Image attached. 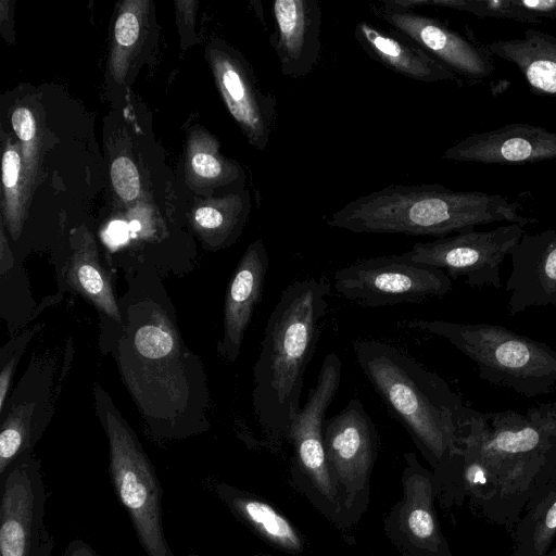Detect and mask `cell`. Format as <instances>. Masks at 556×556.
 <instances>
[{
	"instance_id": "3957f363",
	"label": "cell",
	"mask_w": 556,
	"mask_h": 556,
	"mask_svg": "<svg viewBox=\"0 0 556 556\" xmlns=\"http://www.w3.org/2000/svg\"><path fill=\"white\" fill-rule=\"evenodd\" d=\"M331 286L323 278L296 280L273 308L254 366L253 408L273 438H288L299 412L304 374L327 316Z\"/></svg>"
},
{
	"instance_id": "ba28073f",
	"label": "cell",
	"mask_w": 556,
	"mask_h": 556,
	"mask_svg": "<svg viewBox=\"0 0 556 556\" xmlns=\"http://www.w3.org/2000/svg\"><path fill=\"white\" fill-rule=\"evenodd\" d=\"M333 282L342 298L371 308L440 298L453 288L445 271L403 254L369 257L341 267L333 274Z\"/></svg>"
},
{
	"instance_id": "9a60e30c",
	"label": "cell",
	"mask_w": 556,
	"mask_h": 556,
	"mask_svg": "<svg viewBox=\"0 0 556 556\" xmlns=\"http://www.w3.org/2000/svg\"><path fill=\"white\" fill-rule=\"evenodd\" d=\"M276 29L269 37L281 73L298 79L313 72L320 55L321 9L316 0H276Z\"/></svg>"
},
{
	"instance_id": "4fadbf2b",
	"label": "cell",
	"mask_w": 556,
	"mask_h": 556,
	"mask_svg": "<svg viewBox=\"0 0 556 556\" xmlns=\"http://www.w3.org/2000/svg\"><path fill=\"white\" fill-rule=\"evenodd\" d=\"M442 159L482 164H523L556 159V132L513 123L472 134L447 148Z\"/></svg>"
},
{
	"instance_id": "f1b7e54d",
	"label": "cell",
	"mask_w": 556,
	"mask_h": 556,
	"mask_svg": "<svg viewBox=\"0 0 556 556\" xmlns=\"http://www.w3.org/2000/svg\"><path fill=\"white\" fill-rule=\"evenodd\" d=\"M36 332L34 329L33 331L28 333H24V336L21 337L20 343H17L14 348V354L11 355L10 361H2V368H1V375H0V412H3V407L5 404V397L10 389L12 375L15 368L16 362H18V358L21 354L24 351L25 345L27 344V341L30 339L33 333Z\"/></svg>"
},
{
	"instance_id": "ac0fdd59",
	"label": "cell",
	"mask_w": 556,
	"mask_h": 556,
	"mask_svg": "<svg viewBox=\"0 0 556 556\" xmlns=\"http://www.w3.org/2000/svg\"><path fill=\"white\" fill-rule=\"evenodd\" d=\"M354 36L369 56L403 76L424 83L457 78L447 66L396 30H384L361 21L355 26Z\"/></svg>"
},
{
	"instance_id": "4316f807",
	"label": "cell",
	"mask_w": 556,
	"mask_h": 556,
	"mask_svg": "<svg viewBox=\"0 0 556 556\" xmlns=\"http://www.w3.org/2000/svg\"><path fill=\"white\" fill-rule=\"evenodd\" d=\"M111 179L115 191L123 200L131 201L139 194V174L130 159L119 156L112 163Z\"/></svg>"
},
{
	"instance_id": "5b68a950",
	"label": "cell",
	"mask_w": 556,
	"mask_h": 556,
	"mask_svg": "<svg viewBox=\"0 0 556 556\" xmlns=\"http://www.w3.org/2000/svg\"><path fill=\"white\" fill-rule=\"evenodd\" d=\"M376 392L434 464L457 462L468 407L450 386L397 348L379 340L353 343Z\"/></svg>"
},
{
	"instance_id": "d6986e66",
	"label": "cell",
	"mask_w": 556,
	"mask_h": 556,
	"mask_svg": "<svg viewBox=\"0 0 556 556\" xmlns=\"http://www.w3.org/2000/svg\"><path fill=\"white\" fill-rule=\"evenodd\" d=\"M486 46L492 55L515 64L534 93L556 97V36L530 27L522 38Z\"/></svg>"
},
{
	"instance_id": "ffe728a7",
	"label": "cell",
	"mask_w": 556,
	"mask_h": 556,
	"mask_svg": "<svg viewBox=\"0 0 556 556\" xmlns=\"http://www.w3.org/2000/svg\"><path fill=\"white\" fill-rule=\"evenodd\" d=\"M405 500L401 511L407 535L432 556H451L434 517L431 477L417 464L415 454L406 455Z\"/></svg>"
},
{
	"instance_id": "9c48e42d",
	"label": "cell",
	"mask_w": 556,
	"mask_h": 556,
	"mask_svg": "<svg viewBox=\"0 0 556 556\" xmlns=\"http://www.w3.org/2000/svg\"><path fill=\"white\" fill-rule=\"evenodd\" d=\"M518 224L502 225L486 231H465L415 243L403 255L432 266L450 277H465L470 287H502L500 266L525 233Z\"/></svg>"
},
{
	"instance_id": "4dcf8cb0",
	"label": "cell",
	"mask_w": 556,
	"mask_h": 556,
	"mask_svg": "<svg viewBox=\"0 0 556 556\" xmlns=\"http://www.w3.org/2000/svg\"><path fill=\"white\" fill-rule=\"evenodd\" d=\"M12 126L15 134L23 141H30L36 132V125L30 111L26 108H18L12 114Z\"/></svg>"
},
{
	"instance_id": "277c9868",
	"label": "cell",
	"mask_w": 556,
	"mask_h": 556,
	"mask_svg": "<svg viewBox=\"0 0 556 556\" xmlns=\"http://www.w3.org/2000/svg\"><path fill=\"white\" fill-rule=\"evenodd\" d=\"M518 202L483 191H457L439 184L391 185L352 200L327 220L355 233L446 237L476 226L508 222L525 227L538 220L519 213Z\"/></svg>"
},
{
	"instance_id": "30bf717a",
	"label": "cell",
	"mask_w": 556,
	"mask_h": 556,
	"mask_svg": "<svg viewBox=\"0 0 556 556\" xmlns=\"http://www.w3.org/2000/svg\"><path fill=\"white\" fill-rule=\"evenodd\" d=\"M370 10L392 28L408 37L456 75L477 83L495 70L486 45L471 41L441 21L382 0Z\"/></svg>"
},
{
	"instance_id": "e575fe53",
	"label": "cell",
	"mask_w": 556,
	"mask_h": 556,
	"mask_svg": "<svg viewBox=\"0 0 556 556\" xmlns=\"http://www.w3.org/2000/svg\"><path fill=\"white\" fill-rule=\"evenodd\" d=\"M140 223L136 219L131 220L130 224H129V228L131 231L136 232L140 229Z\"/></svg>"
},
{
	"instance_id": "8d00e7d4",
	"label": "cell",
	"mask_w": 556,
	"mask_h": 556,
	"mask_svg": "<svg viewBox=\"0 0 556 556\" xmlns=\"http://www.w3.org/2000/svg\"><path fill=\"white\" fill-rule=\"evenodd\" d=\"M551 20H555V21H556V11H555V13L552 15Z\"/></svg>"
},
{
	"instance_id": "83f0119b",
	"label": "cell",
	"mask_w": 556,
	"mask_h": 556,
	"mask_svg": "<svg viewBox=\"0 0 556 556\" xmlns=\"http://www.w3.org/2000/svg\"><path fill=\"white\" fill-rule=\"evenodd\" d=\"M194 218L205 229L218 230L223 228L229 237H235L236 230L244 216L229 217L228 214H224L216 207L204 206L197 210Z\"/></svg>"
},
{
	"instance_id": "7402d4cb",
	"label": "cell",
	"mask_w": 556,
	"mask_h": 556,
	"mask_svg": "<svg viewBox=\"0 0 556 556\" xmlns=\"http://www.w3.org/2000/svg\"><path fill=\"white\" fill-rule=\"evenodd\" d=\"M556 540V477L527 506L513 529L511 556H547Z\"/></svg>"
},
{
	"instance_id": "cb8c5ba5",
	"label": "cell",
	"mask_w": 556,
	"mask_h": 556,
	"mask_svg": "<svg viewBox=\"0 0 556 556\" xmlns=\"http://www.w3.org/2000/svg\"><path fill=\"white\" fill-rule=\"evenodd\" d=\"M393 2L407 9L433 5L465 11L481 18H506L528 24L542 23V18L527 12L519 4V0H393Z\"/></svg>"
},
{
	"instance_id": "8992f818",
	"label": "cell",
	"mask_w": 556,
	"mask_h": 556,
	"mask_svg": "<svg viewBox=\"0 0 556 556\" xmlns=\"http://www.w3.org/2000/svg\"><path fill=\"white\" fill-rule=\"evenodd\" d=\"M409 328L447 340L478 367L479 378L527 396L556 387V351L547 343L492 324L413 319Z\"/></svg>"
},
{
	"instance_id": "6da1fadb",
	"label": "cell",
	"mask_w": 556,
	"mask_h": 556,
	"mask_svg": "<svg viewBox=\"0 0 556 556\" xmlns=\"http://www.w3.org/2000/svg\"><path fill=\"white\" fill-rule=\"evenodd\" d=\"M458 465L465 495L488 521L513 530L556 476V401L527 412L468 407Z\"/></svg>"
},
{
	"instance_id": "d4e9b609",
	"label": "cell",
	"mask_w": 556,
	"mask_h": 556,
	"mask_svg": "<svg viewBox=\"0 0 556 556\" xmlns=\"http://www.w3.org/2000/svg\"><path fill=\"white\" fill-rule=\"evenodd\" d=\"M37 409L36 401L12 403L4 419L0 433V472L2 473L10 462L26 447L31 434L34 417Z\"/></svg>"
},
{
	"instance_id": "7c38bea8",
	"label": "cell",
	"mask_w": 556,
	"mask_h": 556,
	"mask_svg": "<svg viewBox=\"0 0 556 556\" xmlns=\"http://www.w3.org/2000/svg\"><path fill=\"white\" fill-rule=\"evenodd\" d=\"M377 442L375 425L358 399L325 420L324 445L332 477L352 503L369 475Z\"/></svg>"
},
{
	"instance_id": "f546056e",
	"label": "cell",
	"mask_w": 556,
	"mask_h": 556,
	"mask_svg": "<svg viewBox=\"0 0 556 556\" xmlns=\"http://www.w3.org/2000/svg\"><path fill=\"white\" fill-rule=\"evenodd\" d=\"M139 35V22L135 14L123 13L115 24V38L121 46H131Z\"/></svg>"
},
{
	"instance_id": "1f68e13d",
	"label": "cell",
	"mask_w": 556,
	"mask_h": 556,
	"mask_svg": "<svg viewBox=\"0 0 556 556\" xmlns=\"http://www.w3.org/2000/svg\"><path fill=\"white\" fill-rule=\"evenodd\" d=\"M193 170L204 178H216L223 172L220 162L208 153H197L192 157Z\"/></svg>"
},
{
	"instance_id": "d590c367",
	"label": "cell",
	"mask_w": 556,
	"mask_h": 556,
	"mask_svg": "<svg viewBox=\"0 0 556 556\" xmlns=\"http://www.w3.org/2000/svg\"><path fill=\"white\" fill-rule=\"evenodd\" d=\"M547 556H556V540H555V545L552 547V549L549 551Z\"/></svg>"
},
{
	"instance_id": "d6a6232c",
	"label": "cell",
	"mask_w": 556,
	"mask_h": 556,
	"mask_svg": "<svg viewBox=\"0 0 556 556\" xmlns=\"http://www.w3.org/2000/svg\"><path fill=\"white\" fill-rule=\"evenodd\" d=\"M21 167L18 153L13 149H8L2 157V181L7 189L16 186Z\"/></svg>"
},
{
	"instance_id": "836d02e7",
	"label": "cell",
	"mask_w": 556,
	"mask_h": 556,
	"mask_svg": "<svg viewBox=\"0 0 556 556\" xmlns=\"http://www.w3.org/2000/svg\"><path fill=\"white\" fill-rule=\"evenodd\" d=\"M128 227L125 222L115 220L110 225L108 236L115 243L123 242L127 238Z\"/></svg>"
},
{
	"instance_id": "2e32d148",
	"label": "cell",
	"mask_w": 556,
	"mask_h": 556,
	"mask_svg": "<svg viewBox=\"0 0 556 556\" xmlns=\"http://www.w3.org/2000/svg\"><path fill=\"white\" fill-rule=\"evenodd\" d=\"M269 258L262 239L252 242L229 281L224 306V333L220 354L236 362L253 312L262 300Z\"/></svg>"
},
{
	"instance_id": "5bb4252c",
	"label": "cell",
	"mask_w": 556,
	"mask_h": 556,
	"mask_svg": "<svg viewBox=\"0 0 556 556\" xmlns=\"http://www.w3.org/2000/svg\"><path fill=\"white\" fill-rule=\"evenodd\" d=\"M511 271L505 283L513 316L532 307L556 305V230L525 232L510 253Z\"/></svg>"
},
{
	"instance_id": "44dd1931",
	"label": "cell",
	"mask_w": 556,
	"mask_h": 556,
	"mask_svg": "<svg viewBox=\"0 0 556 556\" xmlns=\"http://www.w3.org/2000/svg\"><path fill=\"white\" fill-rule=\"evenodd\" d=\"M26 465L7 479L0 528L1 556H28L35 521L37 491Z\"/></svg>"
},
{
	"instance_id": "7a4b0ae2",
	"label": "cell",
	"mask_w": 556,
	"mask_h": 556,
	"mask_svg": "<svg viewBox=\"0 0 556 556\" xmlns=\"http://www.w3.org/2000/svg\"><path fill=\"white\" fill-rule=\"evenodd\" d=\"M119 308L117 363L142 416L172 426L203 417L208 393L201 363L184 344L165 303L129 291Z\"/></svg>"
},
{
	"instance_id": "603a6c76",
	"label": "cell",
	"mask_w": 556,
	"mask_h": 556,
	"mask_svg": "<svg viewBox=\"0 0 556 556\" xmlns=\"http://www.w3.org/2000/svg\"><path fill=\"white\" fill-rule=\"evenodd\" d=\"M70 283L90 300L94 306L117 325L122 313L104 269L98 263L93 250L80 249L73 257L68 269Z\"/></svg>"
},
{
	"instance_id": "52a82bcc",
	"label": "cell",
	"mask_w": 556,
	"mask_h": 556,
	"mask_svg": "<svg viewBox=\"0 0 556 556\" xmlns=\"http://www.w3.org/2000/svg\"><path fill=\"white\" fill-rule=\"evenodd\" d=\"M94 399L110 443L114 483L139 538L149 556H173L162 531L159 486L149 459L132 429L99 384L94 386Z\"/></svg>"
},
{
	"instance_id": "e0dca14e",
	"label": "cell",
	"mask_w": 556,
	"mask_h": 556,
	"mask_svg": "<svg viewBox=\"0 0 556 556\" xmlns=\"http://www.w3.org/2000/svg\"><path fill=\"white\" fill-rule=\"evenodd\" d=\"M218 70L231 114L249 141L258 150L266 149L277 118L276 97L262 91L250 72L236 59L224 56Z\"/></svg>"
},
{
	"instance_id": "8fae6325",
	"label": "cell",
	"mask_w": 556,
	"mask_h": 556,
	"mask_svg": "<svg viewBox=\"0 0 556 556\" xmlns=\"http://www.w3.org/2000/svg\"><path fill=\"white\" fill-rule=\"evenodd\" d=\"M342 362L331 352L320 366L317 382L311 389L305 404L299 409L289 431L301 468L308 475L318 491L330 502L337 503V489L330 472L325 445L324 424L341 380Z\"/></svg>"
},
{
	"instance_id": "484cf974",
	"label": "cell",
	"mask_w": 556,
	"mask_h": 556,
	"mask_svg": "<svg viewBox=\"0 0 556 556\" xmlns=\"http://www.w3.org/2000/svg\"><path fill=\"white\" fill-rule=\"evenodd\" d=\"M237 505L268 540L287 549H300L301 541L294 528L270 505L257 500H240Z\"/></svg>"
}]
</instances>
